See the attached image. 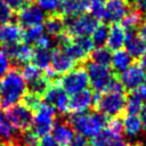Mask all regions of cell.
Returning a JSON list of instances; mask_svg holds the SVG:
<instances>
[{
	"label": "cell",
	"instance_id": "cell-1",
	"mask_svg": "<svg viewBox=\"0 0 146 146\" xmlns=\"http://www.w3.org/2000/svg\"><path fill=\"white\" fill-rule=\"evenodd\" d=\"M27 91V84L19 70L11 68L2 78L0 84V106L8 110L22 102Z\"/></svg>",
	"mask_w": 146,
	"mask_h": 146
},
{
	"label": "cell",
	"instance_id": "cell-2",
	"mask_svg": "<svg viewBox=\"0 0 146 146\" xmlns=\"http://www.w3.org/2000/svg\"><path fill=\"white\" fill-rule=\"evenodd\" d=\"M67 122L70 123L74 132L88 139H91L94 136H96L107 127L108 117L98 111H94L71 114Z\"/></svg>",
	"mask_w": 146,
	"mask_h": 146
},
{
	"label": "cell",
	"instance_id": "cell-3",
	"mask_svg": "<svg viewBox=\"0 0 146 146\" xmlns=\"http://www.w3.org/2000/svg\"><path fill=\"white\" fill-rule=\"evenodd\" d=\"M127 95L125 92H94V106L107 117L121 116L125 111Z\"/></svg>",
	"mask_w": 146,
	"mask_h": 146
},
{
	"label": "cell",
	"instance_id": "cell-4",
	"mask_svg": "<svg viewBox=\"0 0 146 146\" xmlns=\"http://www.w3.org/2000/svg\"><path fill=\"white\" fill-rule=\"evenodd\" d=\"M56 112L57 111L51 105L47 104L43 100L33 112V122L31 125V130L39 138L50 135L55 124Z\"/></svg>",
	"mask_w": 146,
	"mask_h": 146
},
{
	"label": "cell",
	"instance_id": "cell-5",
	"mask_svg": "<svg viewBox=\"0 0 146 146\" xmlns=\"http://www.w3.org/2000/svg\"><path fill=\"white\" fill-rule=\"evenodd\" d=\"M86 71L89 79V84L92 87L95 92H105L115 78V74L108 66L96 64L91 60L86 62Z\"/></svg>",
	"mask_w": 146,
	"mask_h": 146
},
{
	"label": "cell",
	"instance_id": "cell-6",
	"mask_svg": "<svg viewBox=\"0 0 146 146\" xmlns=\"http://www.w3.org/2000/svg\"><path fill=\"white\" fill-rule=\"evenodd\" d=\"M100 22L90 13L65 18V32L71 36H90Z\"/></svg>",
	"mask_w": 146,
	"mask_h": 146
},
{
	"label": "cell",
	"instance_id": "cell-7",
	"mask_svg": "<svg viewBox=\"0 0 146 146\" xmlns=\"http://www.w3.org/2000/svg\"><path fill=\"white\" fill-rule=\"evenodd\" d=\"M58 83L62 86V88L66 91L68 96L83 91L90 86L87 71L83 67H74L70 72L65 73L58 80Z\"/></svg>",
	"mask_w": 146,
	"mask_h": 146
},
{
	"label": "cell",
	"instance_id": "cell-8",
	"mask_svg": "<svg viewBox=\"0 0 146 146\" xmlns=\"http://www.w3.org/2000/svg\"><path fill=\"white\" fill-rule=\"evenodd\" d=\"M7 120L18 131H25L31 129L33 122V111L26 107L24 104L18 103L7 110Z\"/></svg>",
	"mask_w": 146,
	"mask_h": 146
},
{
	"label": "cell",
	"instance_id": "cell-9",
	"mask_svg": "<svg viewBox=\"0 0 146 146\" xmlns=\"http://www.w3.org/2000/svg\"><path fill=\"white\" fill-rule=\"evenodd\" d=\"M43 102L51 105L57 112L59 113H67L68 112V100L70 96L66 94V91L62 88V86L58 83V81L51 82L46 92L42 96Z\"/></svg>",
	"mask_w": 146,
	"mask_h": 146
},
{
	"label": "cell",
	"instance_id": "cell-10",
	"mask_svg": "<svg viewBox=\"0 0 146 146\" xmlns=\"http://www.w3.org/2000/svg\"><path fill=\"white\" fill-rule=\"evenodd\" d=\"M46 19V14L35 5L30 3L17 11V24L22 29H27L35 25H42Z\"/></svg>",
	"mask_w": 146,
	"mask_h": 146
},
{
	"label": "cell",
	"instance_id": "cell-11",
	"mask_svg": "<svg viewBox=\"0 0 146 146\" xmlns=\"http://www.w3.org/2000/svg\"><path fill=\"white\" fill-rule=\"evenodd\" d=\"M145 75H146V71L139 64H132L124 72L119 74L117 78L125 90L132 91L144 83Z\"/></svg>",
	"mask_w": 146,
	"mask_h": 146
},
{
	"label": "cell",
	"instance_id": "cell-12",
	"mask_svg": "<svg viewBox=\"0 0 146 146\" xmlns=\"http://www.w3.org/2000/svg\"><path fill=\"white\" fill-rule=\"evenodd\" d=\"M131 9L128 0H107L103 21L111 24H119Z\"/></svg>",
	"mask_w": 146,
	"mask_h": 146
},
{
	"label": "cell",
	"instance_id": "cell-13",
	"mask_svg": "<svg viewBox=\"0 0 146 146\" xmlns=\"http://www.w3.org/2000/svg\"><path fill=\"white\" fill-rule=\"evenodd\" d=\"M74 67H75V62L68 56V54L64 49L56 47L51 50L50 70H52L58 76L64 75Z\"/></svg>",
	"mask_w": 146,
	"mask_h": 146
},
{
	"label": "cell",
	"instance_id": "cell-14",
	"mask_svg": "<svg viewBox=\"0 0 146 146\" xmlns=\"http://www.w3.org/2000/svg\"><path fill=\"white\" fill-rule=\"evenodd\" d=\"M91 106H94V91L90 89H86L70 96L68 112L71 114L88 112Z\"/></svg>",
	"mask_w": 146,
	"mask_h": 146
},
{
	"label": "cell",
	"instance_id": "cell-15",
	"mask_svg": "<svg viewBox=\"0 0 146 146\" xmlns=\"http://www.w3.org/2000/svg\"><path fill=\"white\" fill-rule=\"evenodd\" d=\"M23 29L15 22H8L0 25V43L2 47L17 44L22 41Z\"/></svg>",
	"mask_w": 146,
	"mask_h": 146
},
{
	"label": "cell",
	"instance_id": "cell-16",
	"mask_svg": "<svg viewBox=\"0 0 146 146\" xmlns=\"http://www.w3.org/2000/svg\"><path fill=\"white\" fill-rule=\"evenodd\" d=\"M50 135L58 146H70L75 132L67 121H60L55 122Z\"/></svg>",
	"mask_w": 146,
	"mask_h": 146
},
{
	"label": "cell",
	"instance_id": "cell-17",
	"mask_svg": "<svg viewBox=\"0 0 146 146\" xmlns=\"http://www.w3.org/2000/svg\"><path fill=\"white\" fill-rule=\"evenodd\" d=\"M123 47L132 59H139L146 51V44L139 38L137 32H127Z\"/></svg>",
	"mask_w": 146,
	"mask_h": 146
},
{
	"label": "cell",
	"instance_id": "cell-18",
	"mask_svg": "<svg viewBox=\"0 0 146 146\" xmlns=\"http://www.w3.org/2000/svg\"><path fill=\"white\" fill-rule=\"evenodd\" d=\"M89 10V0H63L60 14L64 18H73Z\"/></svg>",
	"mask_w": 146,
	"mask_h": 146
},
{
	"label": "cell",
	"instance_id": "cell-19",
	"mask_svg": "<svg viewBox=\"0 0 146 146\" xmlns=\"http://www.w3.org/2000/svg\"><path fill=\"white\" fill-rule=\"evenodd\" d=\"M44 32L51 38H57L65 32V18L62 14L48 15L43 23Z\"/></svg>",
	"mask_w": 146,
	"mask_h": 146
},
{
	"label": "cell",
	"instance_id": "cell-20",
	"mask_svg": "<svg viewBox=\"0 0 146 146\" xmlns=\"http://www.w3.org/2000/svg\"><path fill=\"white\" fill-rule=\"evenodd\" d=\"M132 60L133 59L131 58V56L124 49L115 50L112 52V60L110 67L115 75H119L132 65Z\"/></svg>",
	"mask_w": 146,
	"mask_h": 146
},
{
	"label": "cell",
	"instance_id": "cell-21",
	"mask_svg": "<svg viewBox=\"0 0 146 146\" xmlns=\"http://www.w3.org/2000/svg\"><path fill=\"white\" fill-rule=\"evenodd\" d=\"M125 34H127V32L122 29V26L120 24H112L110 26L106 47L111 51L122 49L124 46V41H125Z\"/></svg>",
	"mask_w": 146,
	"mask_h": 146
},
{
	"label": "cell",
	"instance_id": "cell-22",
	"mask_svg": "<svg viewBox=\"0 0 146 146\" xmlns=\"http://www.w3.org/2000/svg\"><path fill=\"white\" fill-rule=\"evenodd\" d=\"M50 62H51V49H43V48H36L33 47L32 51V58L31 63L35 65L38 68L47 70L50 67Z\"/></svg>",
	"mask_w": 146,
	"mask_h": 146
},
{
	"label": "cell",
	"instance_id": "cell-23",
	"mask_svg": "<svg viewBox=\"0 0 146 146\" xmlns=\"http://www.w3.org/2000/svg\"><path fill=\"white\" fill-rule=\"evenodd\" d=\"M141 16H143V14H140L139 11H137L135 9H131L124 16V18L120 22V25L122 26V29L125 32H137L138 27L143 23Z\"/></svg>",
	"mask_w": 146,
	"mask_h": 146
},
{
	"label": "cell",
	"instance_id": "cell-24",
	"mask_svg": "<svg viewBox=\"0 0 146 146\" xmlns=\"http://www.w3.org/2000/svg\"><path fill=\"white\" fill-rule=\"evenodd\" d=\"M144 125L139 115H127L123 119V133L129 137H135L141 132Z\"/></svg>",
	"mask_w": 146,
	"mask_h": 146
},
{
	"label": "cell",
	"instance_id": "cell-25",
	"mask_svg": "<svg viewBox=\"0 0 146 146\" xmlns=\"http://www.w3.org/2000/svg\"><path fill=\"white\" fill-rule=\"evenodd\" d=\"M112 52L106 46L103 47H95V49L90 52V60L103 65V66H111V60H112Z\"/></svg>",
	"mask_w": 146,
	"mask_h": 146
},
{
	"label": "cell",
	"instance_id": "cell-26",
	"mask_svg": "<svg viewBox=\"0 0 146 146\" xmlns=\"http://www.w3.org/2000/svg\"><path fill=\"white\" fill-rule=\"evenodd\" d=\"M44 27L42 25H35L27 29H23V38L22 41L29 46H34V43L44 34Z\"/></svg>",
	"mask_w": 146,
	"mask_h": 146
},
{
	"label": "cell",
	"instance_id": "cell-27",
	"mask_svg": "<svg viewBox=\"0 0 146 146\" xmlns=\"http://www.w3.org/2000/svg\"><path fill=\"white\" fill-rule=\"evenodd\" d=\"M110 26L106 23H99L98 26L94 30V32L90 35V39L95 47H103L106 46V41L108 38Z\"/></svg>",
	"mask_w": 146,
	"mask_h": 146
},
{
	"label": "cell",
	"instance_id": "cell-28",
	"mask_svg": "<svg viewBox=\"0 0 146 146\" xmlns=\"http://www.w3.org/2000/svg\"><path fill=\"white\" fill-rule=\"evenodd\" d=\"M44 14H60L63 0H32Z\"/></svg>",
	"mask_w": 146,
	"mask_h": 146
},
{
	"label": "cell",
	"instance_id": "cell-29",
	"mask_svg": "<svg viewBox=\"0 0 146 146\" xmlns=\"http://www.w3.org/2000/svg\"><path fill=\"white\" fill-rule=\"evenodd\" d=\"M23 79L25 80L26 84L38 80L39 78H41L43 75L42 71L40 68H38L35 65H33L32 63H29V64H25V65H22L21 70H19Z\"/></svg>",
	"mask_w": 146,
	"mask_h": 146
},
{
	"label": "cell",
	"instance_id": "cell-30",
	"mask_svg": "<svg viewBox=\"0 0 146 146\" xmlns=\"http://www.w3.org/2000/svg\"><path fill=\"white\" fill-rule=\"evenodd\" d=\"M144 102L133 92H130L129 96H127V103H125V113L127 115H139Z\"/></svg>",
	"mask_w": 146,
	"mask_h": 146
},
{
	"label": "cell",
	"instance_id": "cell-31",
	"mask_svg": "<svg viewBox=\"0 0 146 146\" xmlns=\"http://www.w3.org/2000/svg\"><path fill=\"white\" fill-rule=\"evenodd\" d=\"M115 139H121V138H116L107 128H105L90 139V144L92 146H108Z\"/></svg>",
	"mask_w": 146,
	"mask_h": 146
},
{
	"label": "cell",
	"instance_id": "cell-32",
	"mask_svg": "<svg viewBox=\"0 0 146 146\" xmlns=\"http://www.w3.org/2000/svg\"><path fill=\"white\" fill-rule=\"evenodd\" d=\"M39 139L40 138L31 129H27L25 131H22L21 135H18L16 144L18 146H38Z\"/></svg>",
	"mask_w": 146,
	"mask_h": 146
},
{
	"label": "cell",
	"instance_id": "cell-33",
	"mask_svg": "<svg viewBox=\"0 0 146 146\" xmlns=\"http://www.w3.org/2000/svg\"><path fill=\"white\" fill-rule=\"evenodd\" d=\"M107 0H89V13L96 17L99 22L104 19L105 15V5Z\"/></svg>",
	"mask_w": 146,
	"mask_h": 146
},
{
	"label": "cell",
	"instance_id": "cell-34",
	"mask_svg": "<svg viewBox=\"0 0 146 146\" xmlns=\"http://www.w3.org/2000/svg\"><path fill=\"white\" fill-rule=\"evenodd\" d=\"M43 99H42V97L41 96H39V95H36V94H34V92H31V91H26V94L24 95V97H23V99H22V104H24L26 107H29L30 110H32L33 112L35 111V108L41 104V102H42Z\"/></svg>",
	"mask_w": 146,
	"mask_h": 146
},
{
	"label": "cell",
	"instance_id": "cell-35",
	"mask_svg": "<svg viewBox=\"0 0 146 146\" xmlns=\"http://www.w3.org/2000/svg\"><path fill=\"white\" fill-rule=\"evenodd\" d=\"M116 138H121L122 133H123V119L121 116H116V117H112L111 120H108L107 127H106Z\"/></svg>",
	"mask_w": 146,
	"mask_h": 146
},
{
	"label": "cell",
	"instance_id": "cell-36",
	"mask_svg": "<svg viewBox=\"0 0 146 146\" xmlns=\"http://www.w3.org/2000/svg\"><path fill=\"white\" fill-rule=\"evenodd\" d=\"M13 16H14L13 9L3 0H0V25L11 22Z\"/></svg>",
	"mask_w": 146,
	"mask_h": 146
},
{
	"label": "cell",
	"instance_id": "cell-37",
	"mask_svg": "<svg viewBox=\"0 0 146 146\" xmlns=\"http://www.w3.org/2000/svg\"><path fill=\"white\" fill-rule=\"evenodd\" d=\"M10 58L7 56V54L2 50L0 52V78L3 76L9 70H10Z\"/></svg>",
	"mask_w": 146,
	"mask_h": 146
},
{
	"label": "cell",
	"instance_id": "cell-38",
	"mask_svg": "<svg viewBox=\"0 0 146 146\" xmlns=\"http://www.w3.org/2000/svg\"><path fill=\"white\" fill-rule=\"evenodd\" d=\"M52 38L49 36L48 34H43L35 43L33 47H36V48H43V49H51V44H52Z\"/></svg>",
	"mask_w": 146,
	"mask_h": 146
},
{
	"label": "cell",
	"instance_id": "cell-39",
	"mask_svg": "<svg viewBox=\"0 0 146 146\" xmlns=\"http://www.w3.org/2000/svg\"><path fill=\"white\" fill-rule=\"evenodd\" d=\"M131 8L137 11H139L140 14L146 13V0H128Z\"/></svg>",
	"mask_w": 146,
	"mask_h": 146
},
{
	"label": "cell",
	"instance_id": "cell-40",
	"mask_svg": "<svg viewBox=\"0 0 146 146\" xmlns=\"http://www.w3.org/2000/svg\"><path fill=\"white\" fill-rule=\"evenodd\" d=\"M70 146H89V139L81 136V135L75 133Z\"/></svg>",
	"mask_w": 146,
	"mask_h": 146
},
{
	"label": "cell",
	"instance_id": "cell-41",
	"mask_svg": "<svg viewBox=\"0 0 146 146\" xmlns=\"http://www.w3.org/2000/svg\"><path fill=\"white\" fill-rule=\"evenodd\" d=\"M38 146H58V145H57V143L55 141V139L52 138L51 135H47V136L41 137L39 139Z\"/></svg>",
	"mask_w": 146,
	"mask_h": 146
},
{
	"label": "cell",
	"instance_id": "cell-42",
	"mask_svg": "<svg viewBox=\"0 0 146 146\" xmlns=\"http://www.w3.org/2000/svg\"><path fill=\"white\" fill-rule=\"evenodd\" d=\"M130 92H133V94H136L144 103H146V86L143 83L141 86H139L138 88H136L135 90H132V91H130Z\"/></svg>",
	"mask_w": 146,
	"mask_h": 146
},
{
	"label": "cell",
	"instance_id": "cell-43",
	"mask_svg": "<svg viewBox=\"0 0 146 146\" xmlns=\"http://www.w3.org/2000/svg\"><path fill=\"white\" fill-rule=\"evenodd\" d=\"M137 34L139 35V38L144 41V43L146 44V22H143L140 24V26L137 30Z\"/></svg>",
	"mask_w": 146,
	"mask_h": 146
},
{
	"label": "cell",
	"instance_id": "cell-44",
	"mask_svg": "<svg viewBox=\"0 0 146 146\" xmlns=\"http://www.w3.org/2000/svg\"><path fill=\"white\" fill-rule=\"evenodd\" d=\"M139 117H140V120L143 122V125L146 128V103L144 104V106H143V108H141V111L139 113Z\"/></svg>",
	"mask_w": 146,
	"mask_h": 146
},
{
	"label": "cell",
	"instance_id": "cell-45",
	"mask_svg": "<svg viewBox=\"0 0 146 146\" xmlns=\"http://www.w3.org/2000/svg\"><path fill=\"white\" fill-rule=\"evenodd\" d=\"M108 146H131L129 143L122 140V139H115L114 141H112Z\"/></svg>",
	"mask_w": 146,
	"mask_h": 146
},
{
	"label": "cell",
	"instance_id": "cell-46",
	"mask_svg": "<svg viewBox=\"0 0 146 146\" xmlns=\"http://www.w3.org/2000/svg\"><path fill=\"white\" fill-rule=\"evenodd\" d=\"M139 65L146 71V51L143 54V56L139 58Z\"/></svg>",
	"mask_w": 146,
	"mask_h": 146
},
{
	"label": "cell",
	"instance_id": "cell-47",
	"mask_svg": "<svg viewBox=\"0 0 146 146\" xmlns=\"http://www.w3.org/2000/svg\"><path fill=\"white\" fill-rule=\"evenodd\" d=\"M7 119V116H6V113H5V110L0 106V123L1 122H3L5 120Z\"/></svg>",
	"mask_w": 146,
	"mask_h": 146
},
{
	"label": "cell",
	"instance_id": "cell-48",
	"mask_svg": "<svg viewBox=\"0 0 146 146\" xmlns=\"http://www.w3.org/2000/svg\"><path fill=\"white\" fill-rule=\"evenodd\" d=\"M1 51H2V44L0 43V52H1Z\"/></svg>",
	"mask_w": 146,
	"mask_h": 146
},
{
	"label": "cell",
	"instance_id": "cell-49",
	"mask_svg": "<svg viewBox=\"0 0 146 146\" xmlns=\"http://www.w3.org/2000/svg\"><path fill=\"white\" fill-rule=\"evenodd\" d=\"M144 84L146 86V75H145V81H144Z\"/></svg>",
	"mask_w": 146,
	"mask_h": 146
},
{
	"label": "cell",
	"instance_id": "cell-50",
	"mask_svg": "<svg viewBox=\"0 0 146 146\" xmlns=\"http://www.w3.org/2000/svg\"><path fill=\"white\" fill-rule=\"evenodd\" d=\"M135 146H143V145H141V144H136Z\"/></svg>",
	"mask_w": 146,
	"mask_h": 146
},
{
	"label": "cell",
	"instance_id": "cell-51",
	"mask_svg": "<svg viewBox=\"0 0 146 146\" xmlns=\"http://www.w3.org/2000/svg\"><path fill=\"white\" fill-rule=\"evenodd\" d=\"M0 84H1V79H0Z\"/></svg>",
	"mask_w": 146,
	"mask_h": 146
}]
</instances>
